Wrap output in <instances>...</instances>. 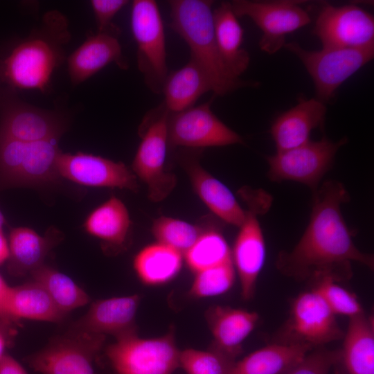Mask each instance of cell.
Here are the masks:
<instances>
[{
  "label": "cell",
  "mask_w": 374,
  "mask_h": 374,
  "mask_svg": "<svg viewBox=\"0 0 374 374\" xmlns=\"http://www.w3.org/2000/svg\"><path fill=\"white\" fill-rule=\"evenodd\" d=\"M182 264L183 254L158 242L143 247L133 260L138 278L148 285L170 282L179 273Z\"/></svg>",
  "instance_id": "f546056e"
},
{
  "label": "cell",
  "mask_w": 374,
  "mask_h": 374,
  "mask_svg": "<svg viewBox=\"0 0 374 374\" xmlns=\"http://www.w3.org/2000/svg\"><path fill=\"white\" fill-rule=\"evenodd\" d=\"M105 337L71 329L28 356L26 362L40 374H96L93 361Z\"/></svg>",
  "instance_id": "8fae6325"
},
{
  "label": "cell",
  "mask_w": 374,
  "mask_h": 374,
  "mask_svg": "<svg viewBox=\"0 0 374 374\" xmlns=\"http://www.w3.org/2000/svg\"><path fill=\"white\" fill-rule=\"evenodd\" d=\"M326 110L324 103L317 98H301L294 107L278 116L270 129L276 152L310 141L312 131L323 125Z\"/></svg>",
  "instance_id": "ffe728a7"
},
{
  "label": "cell",
  "mask_w": 374,
  "mask_h": 374,
  "mask_svg": "<svg viewBox=\"0 0 374 374\" xmlns=\"http://www.w3.org/2000/svg\"><path fill=\"white\" fill-rule=\"evenodd\" d=\"M341 359L349 374H374L373 320L365 313L349 319Z\"/></svg>",
  "instance_id": "83f0119b"
},
{
  "label": "cell",
  "mask_w": 374,
  "mask_h": 374,
  "mask_svg": "<svg viewBox=\"0 0 374 374\" xmlns=\"http://www.w3.org/2000/svg\"><path fill=\"white\" fill-rule=\"evenodd\" d=\"M4 224H5V218L2 212L0 210V231L3 230V226Z\"/></svg>",
  "instance_id": "7bdbcfd3"
},
{
  "label": "cell",
  "mask_w": 374,
  "mask_h": 374,
  "mask_svg": "<svg viewBox=\"0 0 374 374\" xmlns=\"http://www.w3.org/2000/svg\"><path fill=\"white\" fill-rule=\"evenodd\" d=\"M3 314L17 322L23 319L58 322L66 315L57 307L46 290L34 280L10 287Z\"/></svg>",
  "instance_id": "d4e9b609"
},
{
  "label": "cell",
  "mask_w": 374,
  "mask_h": 374,
  "mask_svg": "<svg viewBox=\"0 0 374 374\" xmlns=\"http://www.w3.org/2000/svg\"><path fill=\"white\" fill-rule=\"evenodd\" d=\"M19 323L0 315V359L6 353V350L13 343Z\"/></svg>",
  "instance_id": "f35d334b"
},
{
  "label": "cell",
  "mask_w": 374,
  "mask_h": 374,
  "mask_svg": "<svg viewBox=\"0 0 374 374\" xmlns=\"http://www.w3.org/2000/svg\"><path fill=\"white\" fill-rule=\"evenodd\" d=\"M211 91L208 78L193 60L168 74L162 86L163 106L170 114L180 112L193 106L205 93Z\"/></svg>",
  "instance_id": "4316f807"
},
{
  "label": "cell",
  "mask_w": 374,
  "mask_h": 374,
  "mask_svg": "<svg viewBox=\"0 0 374 374\" xmlns=\"http://www.w3.org/2000/svg\"><path fill=\"white\" fill-rule=\"evenodd\" d=\"M184 166L193 188L206 206L225 222L240 226L245 211L229 188L205 170L194 157H184Z\"/></svg>",
  "instance_id": "603a6c76"
},
{
  "label": "cell",
  "mask_w": 374,
  "mask_h": 374,
  "mask_svg": "<svg viewBox=\"0 0 374 374\" xmlns=\"http://www.w3.org/2000/svg\"><path fill=\"white\" fill-rule=\"evenodd\" d=\"M312 349L299 343L272 344L235 361L230 374H282Z\"/></svg>",
  "instance_id": "484cf974"
},
{
  "label": "cell",
  "mask_w": 374,
  "mask_h": 374,
  "mask_svg": "<svg viewBox=\"0 0 374 374\" xmlns=\"http://www.w3.org/2000/svg\"><path fill=\"white\" fill-rule=\"evenodd\" d=\"M65 126L57 113L15 103L2 113L0 137L23 142L58 141Z\"/></svg>",
  "instance_id": "ac0fdd59"
},
{
  "label": "cell",
  "mask_w": 374,
  "mask_h": 374,
  "mask_svg": "<svg viewBox=\"0 0 374 374\" xmlns=\"http://www.w3.org/2000/svg\"><path fill=\"white\" fill-rule=\"evenodd\" d=\"M57 141L23 142L0 137V185L46 186L60 178Z\"/></svg>",
  "instance_id": "277c9868"
},
{
  "label": "cell",
  "mask_w": 374,
  "mask_h": 374,
  "mask_svg": "<svg viewBox=\"0 0 374 374\" xmlns=\"http://www.w3.org/2000/svg\"><path fill=\"white\" fill-rule=\"evenodd\" d=\"M184 256L194 273L233 261L227 241L216 229L204 231Z\"/></svg>",
  "instance_id": "1f68e13d"
},
{
  "label": "cell",
  "mask_w": 374,
  "mask_h": 374,
  "mask_svg": "<svg viewBox=\"0 0 374 374\" xmlns=\"http://www.w3.org/2000/svg\"><path fill=\"white\" fill-rule=\"evenodd\" d=\"M213 337L212 347L235 359L242 344L255 328L259 319L256 312L229 306L215 305L205 313Z\"/></svg>",
  "instance_id": "44dd1931"
},
{
  "label": "cell",
  "mask_w": 374,
  "mask_h": 374,
  "mask_svg": "<svg viewBox=\"0 0 374 374\" xmlns=\"http://www.w3.org/2000/svg\"><path fill=\"white\" fill-rule=\"evenodd\" d=\"M169 115L162 104L146 115L132 163L134 175L147 185L148 197L154 202L166 198L177 183L175 175L165 170Z\"/></svg>",
  "instance_id": "8992f818"
},
{
  "label": "cell",
  "mask_w": 374,
  "mask_h": 374,
  "mask_svg": "<svg viewBox=\"0 0 374 374\" xmlns=\"http://www.w3.org/2000/svg\"><path fill=\"white\" fill-rule=\"evenodd\" d=\"M0 374H28L23 366L6 353L0 359Z\"/></svg>",
  "instance_id": "ab89813d"
},
{
  "label": "cell",
  "mask_w": 374,
  "mask_h": 374,
  "mask_svg": "<svg viewBox=\"0 0 374 374\" xmlns=\"http://www.w3.org/2000/svg\"><path fill=\"white\" fill-rule=\"evenodd\" d=\"M341 359V352L316 348L282 374H328L332 366Z\"/></svg>",
  "instance_id": "8d00e7d4"
},
{
  "label": "cell",
  "mask_w": 374,
  "mask_h": 374,
  "mask_svg": "<svg viewBox=\"0 0 374 374\" xmlns=\"http://www.w3.org/2000/svg\"><path fill=\"white\" fill-rule=\"evenodd\" d=\"M235 270L233 261L195 273L190 294L195 298L221 295L233 286Z\"/></svg>",
  "instance_id": "d590c367"
},
{
  "label": "cell",
  "mask_w": 374,
  "mask_h": 374,
  "mask_svg": "<svg viewBox=\"0 0 374 374\" xmlns=\"http://www.w3.org/2000/svg\"><path fill=\"white\" fill-rule=\"evenodd\" d=\"M349 199L344 184L335 180L313 193L310 221L302 237L292 250L280 252L276 259L283 274L298 281L330 276L340 282L352 276V262L373 269V255L355 245L342 216L341 206Z\"/></svg>",
  "instance_id": "6da1fadb"
},
{
  "label": "cell",
  "mask_w": 374,
  "mask_h": 374,
  "mask_svg": "<svg viewBox=\"0 0 374 374\" xmlns=\"http://www.w3.org/2000/svg\"><path fill=\"white\" fill-rule=\"evenodd\" d=\"M140 301L138 294L97 300L71 329L105 337L110 335L116 339L136 334Z\"/></svg>",
  "instance_id": "e0dca14e"
},
{
  "label": "cell",
  "mask_w": 374,
  "mask_h": 374,
  "mask_svg": "<svg viewBox=\"0 0 374 374\" xmlns=\"http://www.w3.org/2000/svg\"><path fill=\"white\" fill-rule=\"evenodd\" d=\"M62 238L61 233L54 227L48 229L44 235L28 227L11 229L8 239V272L14 276L31 274L44 265L46 257Z\"/></svg>",
  "instance_id": "7402d4cb"
},
{
  "label": "cell",
  "mask_w": 374,
  "mask_h": 374,
  "mask_svg": "<svg viewBox=\"0 0 374 374\" xmlns=\"http://www.w3.org/2000/svg\"><path fill=\"white\" fill-rule=\"evenodd\" d=\"M9 256V246L8 239L0 231V265L8 260Z\"/></svg>",
  "instance_id": "b9f144b4"
},
{
  "label": "cell",
  "mask_w": 374,
  "mask_h": 374,
  "mask_svg": "<svg viewBox=\"0 0 374 374\" xmlns=\"http://www.w3.org/2000/svg\"><path fill=\"white\" fill-rule=\"evenodd\" d=\"M212 100L170 114L168 121L169 145L202 149L244 143L238 134L214 114L211 108Z\"/></svg>",
  "instance_id": "4fadbf2b"
},
{
  "label": "cell",
  "mask_w": 374,
  "mask_h": 374,
  "mask_svg": "<svg viewBox=\"0 0 374 374\" xmlns=\"http://www.w3.org/2000/svg\"><path fill=\"white\" fill-rule=\"evenodd\" d=\"M30 274L64 314L89 301L87 294L73 280L53 267L43 265Z\"/></svg>",
  "instance_id": "4dcf8cb0"
},
{
  "label": "cell",
  "mask_w": 374,
  "mask_h": 374,
  "mask_svg": "<svg viewBox=\"0 0 374 374\" xmlns=\"http://www.w3.org/2000/svg\"><path fill=\"white\" fill-rule=\"evenodd\" d=\"M347 142H334L323 136L268 157L267 175L273 181H293L303 184L314 193L324 175L332 167L335 156Z\"/></svg>",
  "instance_id": "30bf717a"
},
{
  "label": "cell",
  "mask_w": 374,
  "mask_h": 374,
  "mask_svg": "<svg viewBox=\"0 0 374 374\" xmlns=\"http://www.w3.org/2000/svg\"><path fill=\"white\" fill-rule=\"evenodd\" d=\"M300 1L235 0L231 3L237 17H248L262 31L260 49L274 54L285 46L286 35L309 24L310 17Z\"/></svg>",
  "instance_id": "7c38bea8"
},
{
  "label": "cell",
  "mask_w": 374,
  "mask_h": 374,
  "mask_svg": "<svg viewBox=\"0 0 374 374\" xmlns=\"http://www.w3.org/2000/svg\"><path fill=\"white\" fill-rule=\"evenodd\" d=\"M131 28L137 45L138 67L148 87L160 93L168 73L165 32L155 1H133Z\"/></svg>",
  "instance_id": "9c48e42d"
},
{
  "label": "cell",
  "mask_w": 374,
  "mask_h": 374,
  "mask_svg": "<svg viewBox=\"0 0 374 374\" xmlns=\"http://www.w3.org/2000/svg\"><path fill=\"white\" fill-rule=\"evenodd\" d=\"M57 169L60 177L85 186L117 188L133 192L139 189L136 175L123 163L92 154L61 152Z\"/></svg>",
  "instance_id": "2e32d148"
},
{
  "label": "cell",
  "mask_w": 374,
  "mask_h": 374,
  "mask_svg": "<svg viewBox=\"0 0 374 374\" xmlns=\"http://www.w3.org/2000/svg\"><path fill=\"white\" fill-rule=\"evenodd\" d=\"M344 335L336 315L312 289L299 294L292 302L283 341L314 348L343 339Z\"/></svg>",
  "instance_id": "5bb4252c"
},
{
  "label": "cell",
  "mask_w": 374,
  "mask_h": 374,
  "mask_svg": "<svg viewBox=\"0 0 374 374\" xmlns=\"http://www.w3.org/2000/svg\"><path fill=\"white\" fill-rule=\"evenodd\" d=\"M152 232L158 242L184 255L204 231L187 222L161 216L153 222Z\"/></svg>",
  "instance_id": "d6a6232c"
},
{
  "label": "cell",
  "mask_w": 374,
  "mask_h": 374,
  "mask_svg": "<svg viewBox=\"0 0 374 374\" xmlns=\"http://www.w3.org/2000/svg\"><path fill=\"white\" fill-rule=\"evenodd\" d=\"M238 193L248 210L245 211L244 220L239 226L231 256L239 277L242 297L249 300L254 295L257 279L266 257L265 242L258 215L269 209L271 197L262 190L246 186L241 188Z\"/></svg>",
  "instance_id": "5b68a950"
},
{
  "label": "cell",
  "mask_w": 374,
  "mask_h": 374,
  "mask_svg": "<svg viewBox=\"0 0 374 374\" xmlns=\"http://www.w3.org/2000/svg\"><path fill=\"white\" fill-rule=\"evenodd\" d=\"M69 33L66 19L51 12L39 31L17 45L0 62V77L10 86L46 91L63 59L62 45Z\"/></svg>",
  "instance_id": "3957f363"
},
{
  "label": "cell",
  "mask_w": 374,
  "mask_h": 374,
  "mask_svg": "<svg viewBox=\"0 0 374 374\" xmlns=\"http://www.w3.org/2000/svg\"><path fill=\"white\" fill-rule=\"evenodd\" d=\"M235 359L211 346L206 350L180 351L179 367L186 374H230Z\"/></svg>",
  "instance_id": "836d02e7"
},
{
  "label": "cell",
  "mask_w": 374,
  "mask_h": 374,
  "mask_svg": "<svg viewBox=\"0 0 374 374\" xmlns=\"http://www.w3.org/2000/svg\"><path fill=\"white\" fill-rule=\"evenodd\" d=\"M284 47L303 64L314 82L316 98L323 103L331 99L340 85L374 56V46L308 51L296 42H289Z\"/></svg>",
  "instance_id": "ba28073f"
},
{
  "label": "cell",
  "mask_w": 374,
  "mask_h": 374,
  "mask_svg": "<svg viewBox=\"0 0 374 374\" xmlns=\"http://www.w3.org/2000/svg\"><path fill=\"white\" fill-rule=\"evenodd\" d=\"M105 354L115 374H172L179 367L173 328L159 337L134 334L116 339Z\"/></svg>",
  "instance_id": "52a82bcc"
},
{
  "label": "cell",
  "mask_w": 374,
  "mask_h": 374,
  "mask_svg": "<svg viewBox=\"0 0 374 374\" xmlns=\"http://www.w3.org/2000/svg\"><path fill=\"white\" fill-rule=\"evenodd\" d=\"M215 39L222 61L235 78L249 66V53L241 48L244 30L233 12L231 3L222 2L213 10Z\"/></svg>",
  "instance_id": "cb8c5ba5"
},
{
  "label": "cell",
  "mask_w": 374,
  "mask_h": 374,
  "mask_svg": "<svg viewBox=\"0 0 374 374\" xmlns=\"http://www.w3.org/2000/svg\"><path fill=\"white\" fill-rule=\"evenodd\" d=\"M83 226L87 233L104 244L120 247L127 239L131 220L123 202L112 196L89 214Z\"/></svg>",
  "instance_id": "f1b7e54d"
},
{
  "label": "cell",
  "mask_w": 374,
  "mask_h": 374,
  "mask_svg": "<svg viewBox=\"0 0 374 374\" xmlns=\"http://www.w3.org/2000/svg\"><path fill=\"white\" fill-rule=\"evenodd\" d=\"M170 28L184 39L193 59L202 69L215 96H224L256 82L233 77L220 54L214 32L212 1L172 0Z\"/></svg>",
  "instance_id": "7a4b0ae2"
},
{
  "label": "cell",
  "mask_w": 374,
  "mask_h": 374,
  "mask_svg": "<svg viewBox=\"0 0 374 374\" xmlns=\"http://www.w3.org/2000/svg\"><path fill=\"white\" fill-rule=\"evenodd\" d=\"M323 48H364L374 46L373 15L353 4H325L312 30Z\"/></svg>",
  "instance_id": "9a60e30c"
},
{
  "label": "cell",
  "mask_w": 374,
  "mask_h": 374,
  "mask_svg": "<svg viewBox=\"0 0 374 374\" xmlns=\"http://www.w3.org/2000/svg\"><path fill=\"white\" fill-rule=\"evenodd\" d=\"M118 34H91L70 55L68 71L73 85L83 82L112 62L121 69L127 67L118 39Z\"/></svg>",
  "instance_id": "d6986e66"
},
{
  "label": "cell",
  "mask_w": 374,
  "mask_h": 374,
  "mask_svg": "<svg viewBox=\"0 0 374 374\" xmlns=\"http://www.w3.org/2000/svg\"><path fill=\"white\" fill-rule=\"evenodd\" d=\"M129 3L126 0H92L91 5L94 13L98 33H119L112 21L116 13Z\"/></svg>",
  "instance_id": "74e56055"
},
{
  "label": "cell",
  "mask_w": 374,
  "mask_h": 374,
  "mask_svg": "<svg viewBox=\"0 0 374 374\" xmlns=\"http://www.w3.org/2000/svg\"><path fill=\"white\" fill-rule=\"evenodd\" d=\"M312 288L335 315L349 319L364 313L356 296L344 288L330 276H323L315 280Z\"/></svg>",
  "instance_id": "e575fe53"
},
{
  "label": "cell",
  "mask_w": 374,
  "mask_h": 374,
  "mask_svg": "<svg viewBox=\"0 0 374 374\" xmlns=\"http://www.w3.org/2000/svg\"><path fill=\"white\" fill-rule=\"evenodd\" d=\"M10 289V287L0 275V315L2 316H5L3 310Z\"/></svg>",
  "instance_id": "60d3db41"
}]
</instances>
